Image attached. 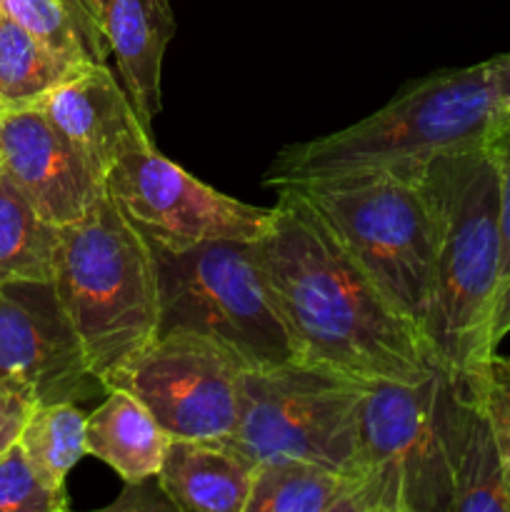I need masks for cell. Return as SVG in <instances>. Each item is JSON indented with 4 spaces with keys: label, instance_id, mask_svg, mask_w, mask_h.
Here are the masks:
<instances>
[{
    "label": "cell",
    "instance_id": "6da1fadb",
    "mask_svg": "<svg viewBox=\"0 0 510 512\" xmlns=\"http://www.w3.org/2000/svg\"><path fill=\"white\" fill-rule=\"evenodd\" d=\"M260 250L303 363L363 383H418L435 368L423 333L300 190L280 188Z\"/></svg>",
    "mask_w": 510,
    "mask_h": 512
},
{
    "label": "cell",
    "instance_id": "7a4b0ae2",
    "mask_svg": "<svg viewBox=\"0 0 510 512\" xmlns=\"http://www.w3.org/2000/svg\"><path fill=\"white\" fill-rule=\"evenodd\" d=\"M498 108L488 60L438 70L410 83L368 118L283 148L263 185L280 190L378 175L418 183L440 155L485 145Z\"/></svg>",
    "mask_w": 510,
    "mask_h": 512
},
{
    "label": "cell",
    "instance_id": "3957f363",
    "mask_svg": "<svg viewBox=\"0 0 510 512\" xmlns=\"http://www.w3.org/2000/svg\"><path fill=\"white\" fill-rule=\"evenodd\" d=\"M433 220L435 280L425 323L430 363L468 378L495 353L493 315L503 273L498 173L485 145L435 158L418 180Z\"/></svg>",
    "mask_w": 510,
    "mask_h": 512
},
{
    "label": "cell",
    "instance_id": "277c9868",
    "mask_svg": "<svg viewBox=\"0 0 510 512\" xmlns=\"http://www.w3.org/2000/svg\"><path fill=\"white\" fill-rule=\"evenodd\" d=\"M53 283L103 388L158 338V278L140 230L108 190L60 228Z\"/></svg>",
    "mask_w": 510,
    "mask_h": 512
},
{
    "label": "cell",
    "instance_id": "5b68a950",
    "mask_svg": "<svg viewBox=\"0 0 510 512\" xmlns=\"http://www.w3.org/2000/svg\"><path fill=\"white\" fill-rule=\"evenodd\" d=\"M148 248L158 278V335L190 330L213 338L248 370L303 363L270 285L260 240Z\"/></svg>",
    "mask_w": 510,
    "mask_h": 512
},
{
    "label": "cell",
    "instance_id": "8992f818",
    "mask_svg": "<svg viewBox=\"0 0 510 512\" xmlns=\"http://www.w3.org/2000/svg\"><path fill=\"white\" fill-rule=\"evenodd\" d=\"M370 383L310 363L245 370L228 440L253 465L310 460L360 475V410Z\"/></svg>",
    "mask_w": 510,
    "mask_h": 512
},
{
    "label": "cell",
    "instance_id": "52a82bcc",
    "mask_svg": "<svg viewBox=\"0 0 510 512\" xmlns=\"http://www.w3.org/2000/svg\"><path fill=\"white\" fill-rule=\"evenodd\" d=\"M295 190L313 203L398 313L423 333L433 303L435 255L433 220L420 183L378 175Z\"/></svg>",
    "mask_w": 510,
    "mask_h": 512
},
{
    "label": "cell",
    "instance_id": "ba28073f",
    "mask_svg": "<svg viewBox=\"0 0 510 512\" xmlns=\"http://www.w3.org/2000/svg\"><path fill=\"white\" fill-rule=\"evenodd\" d=\"M448 375L418 383L378 380L360 410V478L368 512H453V475L443 430Z\"/></svg>",
    "mask_w": 510,
    "mask_h": 512
},
{
    "label": "cell",
    "instance_id": "9c48e42d",
    "mask_svg": "<svg viewBox=\"0 0 510 512\" xmlns=\"http://www.w3.org/2000/svg\"><path fill=\"white\" fill-rule=\"evenodd\" d=\"M248 365L218 340L190 330L158 335L103 390H130L173 440L230 438Z\"/></svg>",
    "mask_w": 510,
    "mask_h": 512
},
{
    "label": "cell",
    "instance_id": "30bf717a",
    "mask_svg": "<svg viewBox=\"0 0 510 512\" xmlns=\"http://www.w3.org/2000/svg\"><path fill=\"white\" fill-rule=\"evenodd\" d=\"M105 190L148 243L173 250L205 240H260L273 223V208L210 188L158 148L123 155Z\"/></svg>",
    "mask_w": 510,
    "mask_h": 512
},
{
    "label": "cell",
    "instance_id": "8fae6325",
    "mask_svg": "<svg viewBox=\"0 0 510 512\" xmlns=\"http://www.w3.org/2000/svg\"><path fill=\"white\" fill-rule=\"evenodd\" d=\"M85 348L50 280L0 285V388L25 403H83L93 395Z\"/></svg>",
    "mask_w": 510,
    "mask_h": 512
},
{
    "label": "cell",
    "instance_id": "7c38bea8",
    "mask_svg": "<svg viewBox=\"0 0 510 512\" xmlns=\"http://www.w3.org/2000/svg\"><path fill=\"white\" fill-rule=\"evenodd\" d=\"M0 170L60 228L83 218L105 193V180L33 103L0 115Z\"/></svg>",
    "mask_w": 510,
    "mask_h": 512
},
{
    "label": "cell",
    "instance_id": "4fadbf2b",
    "mask_svg": "<svg viewBox=\"0 0 510 512\" xmlns=\"http://www.w3.org/2000/svg\"><path fill=\"white\" fill-rule=\"evenodd\" d=\"M33 105L103 180L123 155L155 148L153 133L140 123L128 90L105 63L73 70Z\"/></svg>",
    "mask_w": 510,
    "mask_h": 512
},
{
    "label": "cell",
    "instance_id": "5bb4252c",
    "mask_svg": "<svg viewBox=\"0 0 510 512\" xmlns=\"http://www.w3.org/2000/svg\"><path fill=\"white\" fill-rule=\"evenodd\" d=\"M85 5L115 55V75L128 90L140 123L153 133L163 58L178 28L170 0H85Z\"/></svg>",
    "mask_w": 510,
    "mask_h": 512
},
{
    "label": "cell",
    "instance_id": "9a60e30c",
    "mask_svg": "<svg viewBox=\"0 0 510 512\" xmlns=\"http://www.w3.org/2000/svg\"><path fill=\"white\" fill-rule=\"evenodd\" d=\"M443 430L453 475V512H510L493 428L465 380H445Z\"/></svg>",
    "mask_w": 510,
    "mask_h": 512
},
{
    "label": "cell",
    "instance_id": "2e32d148",
    "mask_svg": "<svg viewBox=\"0 0 510 512\" xmlns=\"http://www.w3.org/2000/svg\"><path fill=\"white\" fill-rule=\"evenodd\" d=\"M255 465L228 440H170L158 483L180 512H245Z\"/></svg>",
    "mask_w": 510,
    "mask_h": 512
},
{
    "label": "cell",
    "instance_id": "e0dca14e",
    "mask_svg": "<svg viewBox=\"0 0 510 512\" xmlns=\"http://www.w3.org/2000/svg\"><path fill=\"white\" fill-rule=\"evenodd\" d=\"M105 400L88 413L85 448L123 478V483L158 478L170 435L130 390H105Z\"/></svg>",
    "mask_w": 510,
    "mask_h": 512
},
{
    "label": "cell",
    "instance_id": "ac0fdd59",
    "mask_svg": "<svg viewBox=\"0 0 510 512\" xmlns=\"http://www.w3.org/2000/svg\"><path fill=\"white\" fill-rule=\"evenodd\" d=\"M245 512H368L360 475L310 460H270L255 465Z\"/></svg>",
    "mask_w": 510,
    "mask_h": 512
},
{
    "label": "cell",
    "instance_id": "d6986e66",
    "mask_svg": "<svg viewBox=\"0 0 510 512\" xmlns=\"http://www.w3.org/2000/svg\"><path fill=\"white\" fill-rule=\"evenodd\" d=\"M60 225L50 223L0 170V285L53 278Z\"/></svg>",
    "mask_w": 510,
    "mask_h": 512
},
{
    "label": "cell",
    "instance_id": "ffe728a7",
    "mask_svg": "<svg viewBox=\"0 0 510 512\" xmlns=\"http://www.w3.org/2000/svg\"><path fill=\"white\" fill-rule=\"evenodd\" d=\"M0 10L73 65H100L110 55L85 0H0Z\"/></svg>",
    "mask_w": 510,
    "mask_h": 512
},
{
    "label": "cell",
    "instance_id": "44dd1931",
    "mask_svg": "<svg viewBox=\"0 0 510 512\" xmlns=\"http://www.w3.org/2000/svg\"><path fill=\"white\" fill-rule=\"evenodd\" d=\"M78 68L83 65H73L20 28L13 18L0 15V95L8 108L38 103Z\"/></svg>",
    "mask_w": 510,
    "mask_h": 512
},
{
    "label": "cell",
    "instance_id": "7402d4cb",
    "mask_svg": "<svg viewBox=\"0 0 510 512\" xmlns=\"http://www.w3.org/2000/svg\"><path fill=\"white\" fill-rule=\"evenodd\" d=\"M85 428L88 413H83L78 403L35 405L25 418L18 443L50 485L65 488L70 470L88 455Z\"/></svg>",
    "mask_w": 510,
    "mask_h": 512
},
{
    "label": "cell",
    "instance_id": "603a6c76",
    "mask_svg": "<svg viewBox=\"0 0 510 512\" xmlns=\"http://www.w3.org/2000/svg\"><path fill=\"white\" fill-rule=\"evenodd\" d=\"M68 490L50 485L15 440L0 453V512H65Z\"/></svg>",
    "mask_w": 510,
    "mask_h": 512
},
{
    "label": "cell",
    "instance_id": "cb8c5ba5",
    "mask_svg": "<svg viewBox=\"0 0 510 512\" xmlns=\"http://www.w3.org/2000/svg\"><path fill=\"white\" fill-rule=\"evenodd\" d=\"M460 380H465L470 393L475 395V400L483 408L490 428H493L500 463H503L505 485H508L510 495V358L495 350L468 378Z\"/></svg>",
    "mask_w": 510,
    "mask_h": 512
},
{
    "label": "cell",
    "instance_id": "d4e9b609",
    "mask_svg": "<svg viewBox=\"0 0 510 512\" xmlns=\"http://www.w3.org/2000/svg\"><path fill=\"white\" fill-rule=\"evenodd\" d=\"M485 150L498 173L500 233H503V273L500 288L510 278V105H500L485 138Z\"/></svg>",
    "mask_w": 510,
    "mask_h": 512
},
{
    "label": "cell",
    "instance_id": "484cf974",
    "mask_svg": "<svg viewBox=\"0 0 510 512\" xmlns=\"http://www.w3.org/2000/svg\"><path fill=\"white\" fill-rule=\"evenodd\" d=\"M30 408L33 405L25 403L23 398H18L10 390L0 388V453H5L18 440Z\"/></svg>",
    "mask_w": 510,
    "mask_h": 512
},
{
    "label": "cell",
    "instance_id": "4316f807",
    "mask_svg": "<svg viewBox=\"0 0 510 512\" xmlns=\"http://www.w3.org/2000/svg\"><path fill=\"white\" fill-rule=\"evenodd\" d=\"M510 335V278L498 293V303H495L493 315V345L498 348L505 338Z\"/></svg>",
    "mask_w": 510,
    "mask_h": 512
},
{
    "label": "cell",
    "instance_id": "83f0119b",
    "mask_svg": "<svg viewBox=\"0 0 510 512\" xmlns=\"http://www.w3.org/2000/svg\"><path fill=\"white\" fill-rule=\"evenodd\" d=\"M490 73H493L495 88H498L500 105H510V53L495 55L488 60Z\"/></svg>",
    "mask_w": 510,
    "mask_h": 512
},
{
    "label": "cell",
    "instance_id": "f1b7e54d",
    "mask_svg": "<svg viewBox=\"0 0 510 512\" xmlns=\"http://www.w3.org/2000/svg\"><path fill=\"white\" fill-rule=\"evenodd\" d=\"M5 110H8V103H5V100H3V95H0V115H3Z\"/></svg>",
    "mask_w": 510,
    "mask_h": 512
},
{
    "label": "cell",
    "instance_id": "f546056e",
    "mask_svg": "<svg viewBox=\"0 0 510 512\" xmlns=\"http://www.w3.org/2000/svg\"><path fill=\"white\" fill-rule=\"evenodd\" d=\"M0 15H3V10H0Z\"/></svg>",
    "mask_w": 510,
    "mask_h": 512
}]
</instances>
